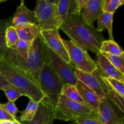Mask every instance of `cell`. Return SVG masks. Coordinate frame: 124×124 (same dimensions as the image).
<instances>
[{"label":"cell","instance_id":"obj_17","mask_svg":"<svg viewBox=\"0 0 124 124\" xmlns=\"http://www.w3.org/2000/svg\"><path fill=\"white\" fill-rule=\"evenodd\" d=\"M20 40L32 42L36 38L41 36V29L38 24H26L15 26Z\"/></svg>","mask_w":124,"mask_h":124},{"label":"cell","instance_id":"obj_24","mask_svg":"<svg viewBox=\"0 0 124 124\" xmlns=\"http://www.w3.org/2000/svg\"><path fill=\"white\" fill-rule=\"evenodd\" d=\"M5 37H6V46L7 48H9L14 47L19 39L16 30L12 25H10L6 29Z\"/></svg>","mask_w":124,"mask_h":124},{"label":"cell","instance_id":"obj_34","mask_svg":"<svg viewBox=\"0 0 124 124\" xmlns=\"http://www.w3.org/2000/svg\"><path fill=\"white\" fill-rule=\"evenodd\" d=\"M8 86H12V85L2 75H0V90H2L4 88Z\"/></svg>","mask_w":124,"mask_h":124},{"label":"cell","instance_id":"obj_22","mask_svg":"<svg viewBox=\"0 0 124 124\" xmlns=\"http://www.w3.org/2000/svg\"><path fill=\"white\" fill-rule=\"evenodd\" d=\"M39 103L30 99L25 110L21 112L19 119L21 122H30L33 119L38 108Z\"/></svg>","mask_w":124,"mask_h":124},{"label":"cell","instance_id":"obj_29","mask_svg":"<svg viewBox=\"0 0 124 124\" xmlns=\"http://www.w3.org/2000/svg\"><path fill=\"white\" fill-rule=\"evenodd\" d=\"M2 91L4 92L7 99L10 102H14L16 99L20 98L21 96H24V94L21 93L19 90L12 85L6 87L2 90Z\"/></svg>","mask_w":124,"mask_h":124},{"label":"cell","instance_id":"obj_12","mask_svg":"<svg viewBox=\"0 0 124 124\" xmlns=\"http://www.w3.org/2000/svg\"><path fill=\"white\" fill-rule=\"evenodd\" d=\"M53 108L47 98L39 103L36 114L28 124H52L53 119Z\"/></svg>","mask_w":124,"mask_h":124},{"label":"cell","instance_id":"obj_27","mask_svg":"<svg viewBox=\"0 0 124 124\" xmlns=\"http://www.w3.org/2000/svg\"><path fill=\"white\" fill-rule=\"evenodd\" d=\"M107 97L109 100L111 101L122 113L124 112V98L123 96H121L108 87Z\"/></svg>","mask_w":124,"mask_h":124},{"label":"cell","instance_id":"obj_25","mask_svg":"<svg viewBox=\"0 0 124 124\" xmlns=\"http://www.w3.org/2000/svg\"><path fill=\"white\" fill-rule=\"evenodd\" d=\"M31 43V42H27V41L19 39L15 47L12 48L14 49L23 59L25 60L29 55Z\"/></svg>","mask_w":124,"mask_h":124},{"label":"cell","instance_id":"obj_31","mask_svg":"<svg viewBox=\"0 0 124 124\" xmlns=\"http://www.w3.org/2000/svg\"><path fill=\"white\" fill-rule=\"evenodd\" d=\"M0 107L3 109L4 110H5L6 112L8 113V114H10L11 116L14 117L15 118L16 117L17 113L19 112L18 108L16 107L13 102L8 101V102L6 103V104H0Z\"/></svg>","mask_w":124,"mask_h":124},{"label":"cell","instance_id":"obj_8","mask_svg":"<svg viewBox=\"0 0 124 124\" xmlns=\"http://www.w3.org/2000/svg\"><path fill=\"white\" fill-rule=\"evenodd\" d=\"M75 73L78 80L94 92L100 100L107 98V93L108 90V86L104 81V76L98 69L92 73L75 69Z\"/></svg>","mask_w":124,"mask_h":124},{"label":"cell","instance_id":"obj_33","mask_svg":"<svg viewBox=\"0 0 124 124\" xmlns=\"http://www.w3.org/2000/svg\"><path fill=\"white\" fill-rule=\"evenodd\" d=\"M16 118L11 116L10 114H8V113L6 112L5 110L0 107V121H4V120H9V121H13Z\"/></svg>","mask_w":124,"mask_h":124},{"label":"cell","instance_id":"obj_16","mask_svg":"<svg viewBox=\"0 0 124 124\" xmlns=\"http://www.w3.org/2000/svg\"><path fill=\"white\" fill-rule=\"evenodd\" d=\"M75 87L85 104L95 111L98 109L101 101L98 96L79 81H78Z\"/></svg>","mask_w":124,"mask_h":124},{"label":"cell","instance_id":"obj_2","mask_svg":"<svg viewBox=\"0 0 124 124\" xmlns=\"http://www.w3.org/2000/svg\"><path fill=\"white\" fill-rule=\"evenodd\" d=\"M0 75L30 99L40 102L46 98L38 81L33 76L24 72L4 57L0 59Z\"/></svg>","mask_w":124,"mask_h":124},{"label":"cell","instance_id":"obj_11","mask_svg":"<svg viewBox=\"0 0 124 124\" xmlns=\"http://www.w3.org/2000/svg\"><path fill=\"white\" fill-rule=\"evenodd\" d=\"M94 115L103 124H124L123 116H120L107 98L101 100Z\"/></svg>","mask_w":124,"mask_h":124},{"label":"cell","instance_id":"obj_36","mask_svg":"<svg viewBox=\"0 0 124 124\" xmlns=\"http://www.w3.org/2000/svg\"><path fill=\"white\" fill-rule=\"evenodd\" d=\"M13 121H9V120H4V121H0V124H12Z\"/></svg>","mask_w":124,"mask_h":124},{"label":"cell","instance_id":"obj_10","mask_svg":"<svg viewBox=\"0 0 124 124\" xmlns=\"http://www.w3.org/2000/svg\"><path fill=\"white\" fill-rule=\"evenodd\" d=\"M41 36L50 49L65 62L71 65L69 54L63 44L62 39L59 35V30H41Z\"/></svg>","mask_w":124,"mask_h":124},{"label":"cell","instance_id":"obj_20","mask_svg":"<svg viewBox=\"0 0 124 124\" xmlns=\"http://www.w3.org/2000/svg\"><path fill=\"white\" fill-rule=\"evenodd\" d=\"M100 53L120 56L124 54L123 50L115 40H104L100 47Z\"/></svg>","mask_w":124,"mask_h":124},{"label":"cell","instance_id":"obj_19","mask_svg":"<svg viewBox=\"0 0 124 124\" xmlns=\"http://www.w3.org/2000/svg\"><path fill=\"white\" fill-rule=\"evenodd\" d=\"M113 15L114 13L102 12L96 19L98 23L96 30L99 32H102L104 29H107L110 40H114L113 35Z\"/></svg>","mask_w":124,"mask_h":124},{"label":"cell","instance_id":"obj_18","mask_svg":"<svg viewBox=\"0 0 124 124\" xmlns=\"http://www.w3.org/2000/svg\"><path fill=\"white\" fill-rule=\"evenodd\" d=\"M57 8L62 25L71 16L78 13L76 0H59L57 4Z\"/></svg>","mask_w":124,"mask_h":124},{"label":"cell","instance_id":"obj_42","mask_svg":"<svg viewBox=\"0 0 124 124\" xmlns=\"http://www.w3.org/2000/svg\"></svg>","mask_w":124,"mask_h":124},{"label":"cell","instance_id":"obj_41","mask_svg":"<svg viewBox=\"0 0 124 124\" xmlns=\"http://www.w3.org/2000/svg\"><path fill=\"white\" fill-rule=\"evenodd\" d=\"M24 1H25V0H21V3H24Z\"/></svg>","mask_w":124,"mask_h":124},{"label":"cell","instance_id":"obj_5","mask_svg":"<svg viewBox=\"0 0 124 124\" xmlns=\"http://www.w3.org/2000/svg\"><path fill=\"white\" fill-rule=\"evenodd\" d=\"M38 84L46 98L54 108L59 99L63 85L49 61L42 65L39 76Z\"/></svg>","mask_w":124,"mask_h":124},{"label":"cell","instance_id":"obj_21","mask_svg":"<svg viewBox=\"0 0 124 124\" xmlns=\"http://www.w3.org/2000/svg\"><path fill=\"white\" fill-rule=\"evenodd\" d=\"M12 17L0 19V59L3 58L7 49L6 41V30L10 25H12Z\"/></svg>","mask_w":124,"mask_h":124},{"label":"cell","instance_id":"obj_28","mask_svg":"<svg viewBox=\"0 0 124 124\" xmlns=\"http://www.w3.org/2000/svg\"><path fill=\"white\" fill-rule=\"evenodd\" d=\"M103 54L117 70L124 74V54L120 56L111 55L107 53Z\"/></svg>","mask_w":124,"mask_h":124},{"label":"cell","instance_id":"obj_9","mask_svg":"<svg viewBox=\"0 0 124 124\" xmlns=\"http://www.w3.org/2000/svg\"><path fill=\"white\" fill-rule=\"evenodd\" d=\"M46 51L49 62L64 84H68L75 85L78 79L75 73V69L70 64L65 62L46 46Z\"/></svg>","mask_w":124,"mask_h":124},{"label":"cell","instance_id":"obj_23","mask_svg":"<svg viewBox=\"0 0 124 124\" xmlns=\"http://www.w3.org/2000/svg\"><path fill=\"white\" fill-rule=\"evenodd\" d=\"M61 94L65 96L67 98L71 100H73L81 104H85L75 85L68 84H64L61 90Z\"/></svg>","mask_w":124,"mask_h":124},{"label":"cell","instance_id":"obj_15","mask_svg":"<svg viewBox=\"0 0 124 124\" xmlns=\"http://www.w3.org/2000/svg\"><path fill=\"white\" fill-rule=\"evenodd\" d=\"M26 24H38L37 18L34 11L29 9L24 3H21L12 17V25L15 27Z\"/></svg>","mask_w":124,"mask_h":124},{"label":"cell","instance_id":"obj_38","mask_svg":"<svg viewBox=\"0 0 124 124\" xmlns=\"http://www.w3.org/2000/svg\"><path fill=\"white\" fill-rule=\"evenodd\" d=\"M21 124V123H20V122H19V121L16 119L15 120H14V121H13L12 123V124Z\"/></svg>","mask_w":124,"mask_h":124},{"label":"cell","instance_id":"obj_1","mask_svg":"<svg viewBox=\"0 0 124 124\" xmlns=\"http://www.w3.org/2000/svg\"><path fill=\"white\" fill-rule=\"evenodd\" d=\"M70 38L72 42L85 51L98 54L104 37L93 25L85 22L79 13L71 16L60 29Z\"/></svg>","mask_w":124,"mask_h":124},{"label":"cell","instance_id":"obj_30","mask_svg":"<svg viewBox=\"0 0 124 124\" xmlns=\"http://www.w3.org/2000/svg\"><path fill=\"white\" fill-rule=\"evenodd\" d=\"M119 7V0H102V10L103 12L115 13Z\"/></svg>","mask_w":124,"mask_h":124},{"label":"cell","instance_id":"obj_6","mask_svg":"<svg viewBox=\"0 0 124 124\" xmlns=\"http://www.w3.org/2000/svg\"><path fill=\"white\" fill-rule=\"evenodd\" d=\"M38 24L41 30H59L62 22L58 13L57 5L48 0H36L34 10Z\"/></svg>","mask_w":124,"mask_h":124},{"label":"cell","instance_id":"obj_39","mask_svg":"<svg viewBox=\"0 0 124 124\" xmlns=\"http://www.w3.org/2000/svg\"><path fill=\"white\" fill-rule=\"evenodd\" d=\"M119 7H121L124 4V0H119Z\"/></svg>","mask_w":124,"mask_h":124},{"label":"cell","instance_id":"obj_35","mask_svg":"<svg viewBox=\"0 0 124 124\" xmlns=\"http://www.w3.org/2000/svg\"><path fill=\"white\" fill-rule=\"evenodd\" d=\"M76 1H77L78 13H79L81 10H82V8L84 7V6L88 2V0H76Z\"/></svg>","mask_w":124,"mask_h":124},{"label":"cell","instance_id":"obj_4","mask_svg":"<svg viewBox=\"0 0 124 124\" xmlns=\"http://www.w3.org/2000/svg\"><path fill=\"white\" fill-rule=\"evenodd\" d=\"M94 111L87 105L78 102L61 94L53 109V119L74 122L78 119L93 116Z\"/></svg>","mask_w":124,"mask_h":124},{"label":"cell","instance_id":"obj_3","mask_svg":"<svg viewBox=\"0 0 124 124\" xmlns=\"http://www.w3.org/2000/svg\"><path fill=\"white\" fill-rule=\"evenodd\" d=\"M4 57L24 72L33 76L38 82L42 65L49 61L46 45L41 36L36 38L31 42L29 55L25 60L13 48H7Z\"/></svg>","mask_w":124,"mask_h":124},{"label":"cell","instance_id":"obj_37","mask_svg":"<svg viewBox=\"0 0 124 124\" xmlns=\"http://www.w3.org/2000/svg\"><path fill=\"white\" fill-rule=\"evenodd\" d=\"M50 2H51L52 4H53L57 5V4L58 3V2L59 1V0H48Z\"/></svg>","mask_w":124,"mask_h":124},{"label":"cell","instance_id":"obj_26","mask_svg":"<svg viewBox=\"0 0 124 124\" xmlns=\"http://www.w3.org/2000/svg\"><path fill=\"white\" fill-rule=\"evenodd\" d=\"M104 81L111 89L118 93L121 96L124 97V85L121 81L110 77H104Z\"/></svg>","mask_w":124,"mask_h":124},{"label":"cell","instance_id":"obj_14","mask_svg":"<svg viewBox=\"0 0 124 124\" xmlns=\"http://www.w3.org/2000/svg\"><path fill=\"white\" fill-rule=\"evenodd\" d=\"M102 0H88L79 13L87 24L93 25L98 16L102 13Z\"/></svg>","mask_w":124,"mask_h":124},{"label":"cell","instance_id":"obj_7","mask_svg":"<svg viewBox=\"0 0 124 124\" xmlns=\"http://www.w3.org/2000/svg\"><path fill=\"white\" fill-rule=\"evenodd\" d=\"M62 42L69 54L71 66L75 70L92 73L98 69L96 62L92 59L87 51L80 48L71 40L62 39Z\"/></svg>","mask_w":124,"mask_h":124},{"label":"cell","instance_id":"obj_13","mask_svg":"<svg viewBox=\"0 0 124 124\" xmlns=\"http://www.w3.org/2000/svg\"><path fill=\"white\" fill-rule=\"evenodd\" d=\"M95 62L98 69L104 77L112 78L124 83V74L117 70L108 60L104 54L99 53L97 54V59Z\"/></svg>","mask_w":124,"mask_h":124},{"label":"cell","instance_id":"obj_40","mask_svg":"<svg viewBox=\"0 0 124 124\" xmlns=\"http://www.w3.org/2000/svg\"><path fill=\"white\" fill-rule=\"evenodd\" d=\"M8 0H0V2H5V1H7Z\"/></svg>","mask_w":124,"mask_h":124},{"label":"cell","instance_id":"obj_32","mask_svg":"<svg viewBox=\"0 0 124 124\" xmlns=\"http://www.w3.org/2000/svg\"><path fill=\"white\" fill-rule=\"evenodd\" d=\"M72 124H103L93 115L92 116L84 117L78 119L73 122Z\"/></svg>","mask_w":124,"mask_h":124}]
</instances>
